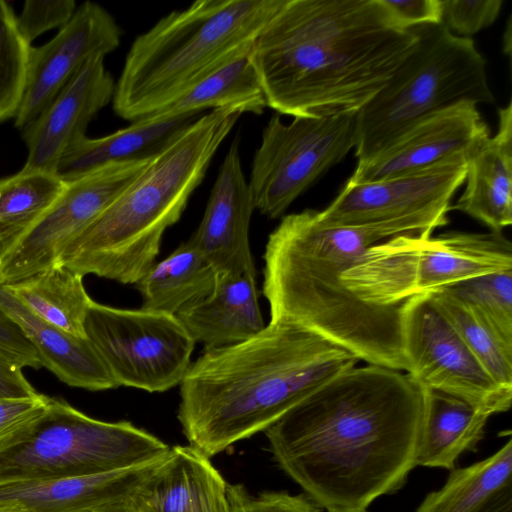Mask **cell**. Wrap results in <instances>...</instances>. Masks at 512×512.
<instances>
[{"instance_id":"6da1fadb","label":"cell","mask_w":512,"mask_h":512,"mask_svg":"<svg viewBox=\"0 0 512 512\" xmlns=\"http://www.w3.org/2000/svg\"><path fill=\"white\" fill-rule=\"evenodd\" d=\"M425 388L366 364L339 374L264 432L278 466L322 509H366L416 467Z\"/></svg>"},{"instance_id":"7a4b0ae2","label":"cell","mask_w":512,"mask_h":512,"mask_svg":"<svg viewBox=\"0 0 512 512\" xmlns=\"http://www.w3.org/2000/svg\"><path fill=\"white\" fill-rule=\"evenodd\" d=\"M416 42L380 0H283L249 56L267 107L317 118L357 113Z\"/></svg>"},{"instance_id":"3957f363","label":"cell","mask_w":512,"mask_h":512,"mask_svg":"<svg viewBox=\"0 0 512 512\" xmlns=\"http://www.w3.org/2000/svg\"><path fill=\"white\" fill-rule=\"evenodd\" d=\"M445 226L407 217L358 226H329L319 211L282 217L264 251L263 295L270 319L304 326L352 352L360 361L409 373L400 307L358 299L343 272L370 247L398 236L429 237Z\"/></svg>"},{"instance_id":"277c9868","label":"cell","mask_w":512,"mask_h":512,"mask_svg":"<svg viewBox=\"0 0 512 512\" xmlns=\"http://www.w3.org/2000/svg\"><path fill=\"white\" fill-rule=\"evenodd\" d=\"M360 360L285 319L252 338L205 348L180 386L178 420L189 445L212 457L258 432Z\"/></svg>"},{"instance_id":"5b68a950","label":"cell","mask_w":512,"mask_h":512,"mask_svg":"<svg viewBox=\"0 0 512 512\" xmlns=\"http://www.w3.org/2000/svg\"><path fill=\"white\" fill-rule=\"evenodd\" d=\"M242 114L238 107L214 109L176 133L57 263L83 276L134 285L155 263L164 232L180 219Z\"/></svg>"},{"instance_id":"8992f818","label":"cell","mask_w":512,"mask_h":512,"mask_svg":"<svg viewBox=\"0 0 512 512\" xmlns=\"http://www.w3.org/2000/svg\"><path fill=\"white\" fill-rule=\"evenodd\" d=\"M283 0H198L135 38L112 99L131 122L173 103L216 67L252 47Z\"/></svg>"},{"instance_id":"52a82bcc","label":"cell","mask_w":512,"mask_h":512,"mask_svg":"<svg viewBox=\"0 0 512 512\" xmlns=\"http://www.w3.org/2000/svg\"><path fill=\"white\" fill-rule=\"evenodd\" d=\"M414 49L357 112L355 156L362 162L419 119L461 101L494 103L486 61L472 38L443 24L413 28Z\"/></svg>"},{"instance_id":"ba28073f","label":"cell","mask_w":512,"mask_h":512,"mask_svg":"<svg viewBox=\"0 0 512 512\" xmlns=\"http://www.w3.org/2000/svg\"><path fill=\"white\" fill-rule=\"evenodd\" d=\"M169 449L129 421L98 420L50 397L32 426L0 445V484L133 468L164 458Z\"/></svg>"},{"instance_id":"9c48e42d","label":"cell","mask_w":512,"mask_h":512,"mask_svg":"<svg viewBox=\"0 0 512 512\" xmlns=\"http://www.w3.org/2000/svg\"><path fill=\"white\" fill-rule=\"evenodd\" d=\"M512 269V245L503 233L451 231L436 237L398 236L367 249L342 274L358 299L400 307L464 280Z\"/></svg>"},{"instance_id":"30bf717a","label":"cell","mask_w":512,"mask_h":512,"mask_svg":"<svg viewBox=\"0 0 512 512\" xmlns=\"http://www.w3.org/2000/svg\"><path fill=\"white\" fill-rule=\"evenodd\" d=\"M357 113L294 117L274 114L254 153L249 189L255 208L270 219L288 207L355 147Z\"/></svg>"},{"instance_id":"8fae6325","label":"cell","mask_w":512,"mask_h":512,"mask_svg":"<svg viewBox=\"0 0 512 512\" xmlns=\"http://www.w3.org/2000/svg\"><path fill=\"white\" fill-rule=\"evenodd\" d=\"M84 331L118 386L147 392L179 386L195 346L174 314L117 308L94 300Z\"/></svg>"},{"instance_id":"7c38bea8","label":"cell","mask_w":512,"mask_h":512,"mask_svg":"<svg viewBox=\"0 0 512 512\" xmlns=\"http://www.w3.org/2000/svg\"><path fill=\"white\" fill-rule=\"evenodd\" d=\"M152 157L112 163L68 182L51 207L0 257V284L7 286L54 266L67 245L131 184Z\"/></svg>"},{"instance_id":"4fadbf2b","label":"cell","mask_w":512,"mask_h":512,"mask_svg":"<svg viewBox=\"0 0 512 512\" xmlns=\"http://www.w3.org/2000/svg\"><path fill=\"white\" fill-rule=\"evenodd\" d=\"M409 375L426 389L462 398L491 416L506 412L512 389L498 385L434 306L429 294L400 309Z\"/></svg>"},{"instance_id":"5bb4252c","label":"cell","mask_w":512,"mask_h":512,"mask_svg":"<svg viewBox=\"0 0 512 512\" xmlns=\"http://www.w3.org/2000/svg\"><path fill=\"white\" fill-rule=\"evenodd\" d=\"M472 152H461L381 181L347 182L331 204L319 211V218L329 226H358L407 217H426L447 225L451 199L464 183Z\"/></svg>"},{"instance_id":"9a60e30c","label":"cell","mask_w":512,"mask_h":512,"mask_svg":"<svg viewBox=\"0 0 512 512\" xmlns=\"http://www.w3.org/2000/svg\"><path fill=\"white\" fill-rule=\"evenodd\" d=\"M121 36L115 18L100 4L85 1L77 7L70 21L50 41L30 47L14 126L21 132L25 130L90 58L116 50Z\"/></svg>"},{"instance_id":"2e32d148","label":"cell","mask_w":512,"mask_h":512,"mask_svg":"<svg viewBox=\"0 0 512 512\" xmlns=\"http://www.w3.org/2000/svg\"><path fill=\"white\" fill-rule=\"evenodd\" d=\"M490 136L477 105L461 101L404 129L368 159L358 162L348 183L381 181L472 152Z\"/></svg>"},{"instance_id":"e0dca14e","label":"cell","mask_w":512,"mask_h":512,"mask_svg":"<svg viewBox=\"0 0 512 512\" xmlns=\"http://www.w3.org/2000/svg\"><path fill=\"white\" fill-rule=\"evenodd\" d=\"M104 55H95L23 130L28 150L23 168L56 174L64 153L86 137L89 123L113 99L115 82Z\"/></svg>"},{"instance_id":"ac0fdd59","label":"cell","mask_w":512,"mask_h":512,"mask_svg":"<svg viewBox=\"0 0 512 512\" xmlns=\"http://www.w3.org/2000/svg\"><path fill=\"white\" fill-rule=\"evenodd\" d=\"M255 209L236 138L219 167L202 220L188 239L217 273L255 270L249 244L250 220Z\"/></svg>"},{"instance_id":"d6986e66","label":"cell","mask_w":512,"mask_h":512,"mask_svg":"<svg viewBox=\"0 0 512 512\" xmlns=\"http://www.w3.org/2000/svg\"><path fill=\"white\" fill-rule=\"evenodd\" d=\"M228 484L210 457L190 445L170 447L136 487L127 512H229Z\"/></svg>"},{"instance_id":"ffe728a7","label":"cell","mask_w":512,"mask_h":512,"mask_svg":"<svg viewBox=\"0 0 512 512\" xmlns=\"http://www.w3.org/2000/svg\"><path fill=\"white\" fill-rule=\"evenodd\" d=\"M162 459L102 474L0 484V503L30 512H118Z\"/></svg>"},{"instance_id":"44dd1931","label":"cell","mask_w":512,"mask_h":512,"mask_svg":"<svg viewBox=\"0 0 512 512\" xmlns=\"http://www.w3.org/2000/svg\"><path fill=\"white\" fill-rule=\"evenodd\" d=\"M195 343L204 348L237 344L265 327L256 288V270L218 273L213 291L176 314Z\"/></svg>"},{"instance_id":"7402d4cb","label":"cell","mask_w":512,"mask_h":512,"mask_svg":"<svg viewBox=\"0 0 512 512\" xmlns=\"http://www.w3.org/2000/svg\"><path fill=\"white\" fill-rule=\"evenodd\" d=\"M498 131L468 159L465 190L451 210L501 233L512 224V103L498 110Z\"/></svg>"},{"instance_id":"603a6c76","label":"cell","mask_w":512,"mask_h":512,"mask_svg":"<svg viewBox=\"0 0 512 512\" xmlns=\"http://www.w3.org/2000/svg\"><path fill=\"white\" fill-rule=\"evenodd\" d=\"M0 312L35 348L42 367L47 368L60 381L89 391L119 387L87 338L68 335L48 324L1 284Z\"/></svg>"},{"instance_id":"cb8c5ba5","label":"cell","mask_w":512,"mask_h":512,"mask_svg":"<svg viewBox=\"0 0 512 512\" xmlns=\"http://www.w3.org/2000/svg\"><path fill=\"white\" fill-rule=\"evenodd\" d=\"M201 115L147 116L104 137L86 136L64 153L56 175L68 183L112 163L152 157Z\"/></svg>"},{"instance_id":"d4e9b609","label":"cell","mask_w":512,"mask_h":512,"mask_svg":"<svg viewBox=\"0 0 512 512\" xmlns=\"http://www.w3.org/2000/svg\"><path fill=\"white\" fill-rule=\"evenodd\" d=\"M490 417L462 398L425 388L416 465L452 470L463 453L477 450Z\"/></svg>"},{"instance_id":"484cf974","label":"cell","mask_w":512,"mask_h":512,"mask_svg":"<svg viewBox=\"0 0 512 512\" xmlns=\"http://www.w3.org/2000/svg\"><path fill=\"white\" fill-rule=\"evenodd\" d=\"M217 275L207 258L187 240L155 262L134 286L142 298L141 308L175 315L189 303L209 295Z\"/></svg>"},{"instance_id":"4316f807","label":"cell","mask_w":512,"mask_h":512,"mask_svg":"<svg viewBox=\"0 0 512 512\" xmlns=\"http://www.w3.org/2000/svg\"><path fill=\"white\" fill-rule=\"evenodd\" d=\"M83 277L56 263L5 287L48 324L68 335L87 338L84 321L92 299L84 287Z\"/></svg>"},{"instance_id":"83f0119b","label":"cell","mask_w":512,"mask_h":512,"mask_svg":"<svg viewBox=\"0 0 512 512\" xmlns=\"http://www.w3.org/2000/svg\"><path fill=\"white\" fill-rule=\"evenodd\" d=\"M251 48L216 67L180 98L150 116L202 114L207 109L224 107H238L243 113L262 114L267 104L250 60Z\"/></svg>"},{"instance_id":"f1b7e54d","label":"cell","mask_w":512,"mask_h":512,"mask_svg":"<svg viewBox=\"0 0 512 512\" xmlns=\"http://www.w3.org/2000/svg\"><path fill=\"white\" fill-rule=\"evenodd\" d=\"M508 486H512L511 438L490 457L453 468L442 488L427 494L415 512H480Z\"/></svg>"},{"instance_id":"f546056e","label":"cell","mask_w":512,"mask_h":512,"mask_svg":"<svg viewBox=\"0 0 512 512\" xmlns=\"http://www.w3.org/2000/svg\"><path fill=\"white\" fill-rule=\"evenodd\" d=\"M66 185L55 173L25 168L0 179V257L51 207Z\"/></svg>"},{"instance_id":"4dcf8cb0","label":"cell","mask_w":512,"mask_h":512,"mask_svg":"<svg viewBox=\"0 0 512 512\" xmlns=\"http://www.w3.org/2000/svg\"><path fill=\"white\" fill-rule=\"evenodd\" d=\"M434 306L500 386L512 389V345L466 301L447 289L429 294Z\"/></svg>"},{"instance_id":"1f68e13d","label":"cell","mask_w":512,"mask_h":512,"mask_svg":"<svg viewBox=\"0 0 512 512\" xmlns=\"http://www.w3.org/2000/svg\"><path fill=\"white\" fill-rule=\"evenodd\" d=\"M30 47L17 29L12 6L0 0V123L14 119L20 106Z\"/></svg>"},{"instance_id":"d6a6232c","label":"cell","mask_w":512,"mask_h":512,"mask_svg":"<svg viewBox=\"0 0 512 512\" xmlns=\"http://www.w3.org/2000/svg\"><path fill=\"white\" fill-rule=\"evenodd\" d=\"M469 303L512 345V269L481 275L445 288Z\"/></svg>"},{"instance_id":"836d02e7","label":"cell","mask_w":512,"mask_h":512,"mask_svg":"<svg viewBox=\"0 0 512 512\" xmlns=\"http://www.w3.org/2000/svg\"><path fill=\"white\" fill-rule=\"evenodd\" d=\"M229 512H321L305 494L292 495L286 491H264L250 494L240 484H228Z\"/></svg>"},{"instance_id":"e575fe53","label":"cell","mask_w":512,"mask_h":512,"mask_svg":"<svg viewBox=\"0 0 512 512\" xmlns=\"http://www.w3.org/2000/svg\"><path fill=\"white\" fill-rule=\"evenodd\" d=\"M502 0H442V24L454 35L471 38L499 17Z\"/></svg>"},{"instance_id":"d590c367","label":"cell","mask_w":512,"mask_h":512,"mask_svg":"<svg viewBox=\"0 0 512 512\" xmlns=\"http://www.w3.org/2000/svg\"><path fill=\"white\" fill-rule=\"evenodd\" d=\"M74 0H27L18 16L16 25L21 37L31 46L41 34L52 28H62L76 11Z\"/></svg>"},{"instance_id":"8d00e7d4","label":"cell","mask_w":512,"mask_h":512,"mask_svg":"<svg viewBox=\"0 0 512 512\" xmlns=\"http://www.w3.org/2000/svg\"><path fill=\"white\" fill-rule=\"evenodd\" d=\"M50 397L0 398V445L32 426L46 411Z\"/></svg>"},{"instance_id":"74e56055","label":"cell","mask_w":512,"mask_h":512,"mask_svg":"<svg viewBox=\"0 0 512 512\" xmlns=\"http://www.w3.org/2000/svg\"><path fill=\"white\" fill-rule=\"evenodd\" d=\"M393 23L410 30L424 25L442 24V0H380Z\"/></svg>"},{"instance_id":"f35d334b","label":"cell","mask_w":512,"mask_h":512,"mask_svg":"<svg viewBox=\"0 0 512 512\" xmlns=\"http://www.w3.org/2000/svg\"><path fill=\"white\" fill-rule=\"evenodd\" d=\"M0 350L23 368L42 367L38 353L22 332L0 312Z\"/></svg>"},{"instance_id":"ab89813d","label":"cell","mask_w":512,"mask_h":512,"mask_svg":"<svg viewBox=\"0 0 512 512\" xmlns=\"http://www.w3.org/2000/svg\"><path fill=\"white\" fill-rule=\"evenodd\" d=\"M39 394L23 373V367L0 350V398H30Z\"/></svg>"},{"instance_id":"60d3db41","label":"cell","mask_w":512,"mask_h":512,"mask_svg":"<svg viewBox=\"0 0 512 512\" xmlns=\"http://www.w3.org/2000/svg\"><path fill=\"white\" fill-rule=\"evenodd\" d=\"M480 512H512V486L499 492Z\"/></svg>"},{"instance_id":"b9f144b4","label":"cell","mask_w":512,"mask_h":512,"mask_svg":"<svg viewBox=\"0 0 512 512\" xmlns=\"http://www.w3.org/2000/svg\"><path fill=\"white\" fill-rule=\"evenodd\" d=\"M0 512H30L29 510L18 505L0 503Z\"/></svg>"},{"instance_id":"7bdbcfd3","label":"cell","mask_w":512,"mask_h":512,"mask_svg":"<svg viewBox=\"0 0 512 512\" xmlns=\"http://www.w3.org/2000/svg\"><path fill=\"white\" fill-rule=\"evenodd\" d=\"M328 512H367L366 509L330 510Z\"/></svg>"},{"instance_id":"ee69618b","label":"cell","mask_w":512,"mask_h":512,"mask_svg":"<svg viewBox=\"0 0 512 512\" xmlns=\"http://www.w3.org/2000/svg\"><path fill=\"white\" fill-rule=\"evenodd\" d=\"M88 512H95V511H88ZM118 512H127V510H126V508H124V509H122V510H120Z\"/></svg>"}]
</instances>
